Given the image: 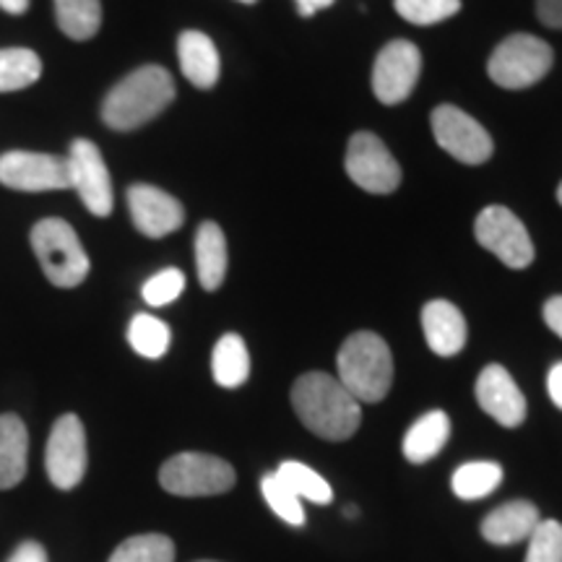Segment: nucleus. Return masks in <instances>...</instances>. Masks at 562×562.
<instances>
[{
    "label": "nucleus",
    "instance_id": "30",
    "mask_svg": "<svg viewBox=\"0 0 562 562\" xmlns=\"http://www.w3.org/2000/svg\"><path fill=\"white\" fill-rule=\"evenodd\" d=\"M393 5L398 16L417 26L440 24L461 11V0H393Z\"/></svg>",
    "mask_w": 562,
    "mask_h": 562
},
{
    "label": "nucleus",
    "instance_id": "6",
    "mask_svg": "<svg viewBox=\"0 0 562 562\" xmlns=\"http://www.w3.org/2000/svg\"><path fill=\"white\" fill-rule=\"evenodd\" d=\"M554 63L552 47L531 34H510L490 58V79L503 89H526L542 81Z\"/></svg>",
    "mask_w": 562,
    "mask_h": 562
},
{
    "label": "nucleus",
    "instance_id": "1",
    "mask_svg": "<svg viewBox=\"0 0 562 562\" xmlns=\"http://www.w3.org/2000/svg\"><path fill=\"white\" fill-rule=\"evenodd\" d=\"M292 406L302 425L323 440L341 442L360 430V402L328 372H305L297 378L292 385Z\"/></svg>",
    "mask_w": 562,
    "mask_h": 562
},
{
    "label": "nucleus",
    "instance_id": "41",
    "mask_svg": "<svg viewBox=\"0 0 562 562\" xmlns=\"http://www.w3.org/2000/svg\"><path fill=\"white\" fill-rule=\"evenodd\" d=\"M201 562H214V560H201Z\"/></svg>",
    "mask_w": 562,
    "mask_h": 562
},
{
    "label": "nucleus",
    "instance_id": "36",
    "mask_svg": "<svg viewBox=\"0 0 562 562\" xmlns=\"http://www.w3.org/2000/svg\"><path fill=\"white\" fill-rule=\"evenodd\" d=\"M547 391H550V398L554 402L558 409H562V362L554 364L547 375Z\"/></svg>",
    "mask_w": 562,
    "mask_h": 562
},
{
    "label": "nucleus",
    "instance_id": "10",
    "mask_svg": "<svg viewBox=\"0 0 562 562\" xmlns=\"http://www.w3.org/2000/svg\"><path fill=\"white\" fill-rule=\"evenodd\" d=\"M0 186L24 193L63 191L70 188L68 159L40 151H5L0 154Z\"/></svg>",
    "mask_w": 562,
    "mask_h": 562
},
{
    "label": "nucleus",
    "instance_id": "2",
    "mask_svg": "<svg viewBox=\"0 0 562 562\" xmlns=\"http://www.w3.org/2000/svg\"><path fill=\"white\" fill-rule=\"evenodd\" d=\"M172 100L175 81L170 70L161 66H144L110 89L102 104V121L112 131H136L170 108Z\"/></svg>",
    "mask_w": 562,
    "mask_h": 562
},
{
    "label": "nucleus",
    "instance_id": "16",
    "mask_svg": "<svg viewBox=\"0 0 562 562\" xmlns=\"http://www.w3.org/2000/svg\"><path fill=\"white\" fill-rule=\"evenodd\" d=\"M539 521H542V516H539L537 505L529 501H510L490 510L484 516L480 531L490 544L508 547L529 539Z\"/></svg>",
    "mask_w": 562,
    "mask_h": 562
},
{
    "label": "nucleus",
    "instance_id": "21",
    "mask_svg": "<svg viewBox=\"0 0 562 562\" xmlns=\"http://www.w3.org/2000/svg\"><path fill=\"white\" fill-rule=\"evenodd\" d=\"M448 438H451V419L446 412L435 409L419 417L406 432L402 451L406 461L412 463H427L446 448Z\"/></svg>",
    "mask_w": 562,
    "mask_h": 562
},
{
    "label": "nucleus",
    "instance_id": "40",
    "mask_svg": "<svg viewBox=\"0 0 562 562\" xmlns=\"http://www.w3.org/2000/svg\"><path fill=\"white\" fill-rule=\"evenodd\" d=\"M237 3H248L250 5V3H258V0H237Z\"/></svg>",
    "mask_w": 562,
    "mask_h": 562
},
{
    "label": "nucleus",
    "instance_id": "32",
    "mask_svg": "<svg viewBox=\"0 0 562 562\" xmlns=\"http://www.w3.org/2000/svg\"><path fill=\"white\" fill-rule=\"evenodd\" d=\"M182 290H186V273H182L180 269H165V271L154 273V277L146 281L140 294H144L146 305L165 307V305H170V302L178 300Z\"/></svg>",
    "mask_w": 562,
    "mask_h": 562
},
{
    "label": "nucleus",
    "instance_id": "23",
    "mask_svg": "<svg viewBox=\"0 0 562 562\" xmlns=\"http://www.w3.org/2000/svg\"><path fill=\"white\" fill-rule=\"evenodd\" d=\"M55 19L66 37L87 42L102 26V3L100 0H55Z\"/></svg>",
    "mask_w": 562,
    "mask_h": 562
},
{
    "label": "nucleus",
    "instance_id": "28",
    "mask_svg": "<svg viewBox=\"0 0 562 562\" xmlns=\"http://www.w3.org/2000/svg\"><path fill=\"white\" fill-rule=\"evenodd\" d=\"M108 562H175V544L165 533H136L117 544Z\"/></svg>",
    "mask_w": 562,
    "mask_h": 562
},
{
    "label": "nucleus",
    "instance_id": "22",
    "mask_svg": "<svg viewBox=\"0 0 562 562\" xmlns=\"http://www.w3.org/2000/svg\"><path fill=\"white\" fill-rule=\"evenodd\" d=\"M211 372L222 389H240L250 378V355L243 336L224 334L211 355Z\"/></svg>",
    "mask_w": 562,
    "mask_h": 562
},
{
    "label": "nucleus",
    "instance_id": "19",
    "mask_svg": "<svg viewBox=\"0 0 562 562\" xmlns=\"http://www.w3.org/2000/svg\"><path fill=\"white\" fill-rule=\"evenodd\" d=\"M30 432L16 414H0V490L16 487L26 476Z\"/></svg>",
    "mask_w": 562,
    "mask_h": 562
},
{
    "label": "nucleus",
    "instance_id": "9",
    "mask_svg": "<svg viewBox=\"0 0 562 562\" xmlns=\"http://www.w3.org/2000/svg\"><path fill=\"white\" fill-rule=\"evenodd\" d=\"M87 430L76 414H63L53 425L45 451V469L58 490L79 487L87 474Z\"/></svg>",
    "mask_w": 562,
    "mask_h": 562
},
{
    "label": "nucleus",
    "instance_id": "33",
    "mask_svg": "<svg viewBox=\"0 0 562 562\" xmlns=\"http://www.w3.org/2000/svg\"><path fill=\"white\" fill-rule=\"evenodd\" d=\"M537 16L550 30H562V0H537Z\"/></svg>",
    "mask_w": 562,
    "mask_h": 562
},
{
    "label": "nucleus",
    "instance_id": "37",
    "mask_svg": "<svg viewBox=\"0 0 562 562\" xmlns=\"http://www.w3.org/2000/svg\"><path fill=\"white\" fill-rule=\"evenodd\" d=\"M294 3H297V9H300L302 16H313L315 11L328 9V5H331L334 0H294Z\"/></svg>",
    "mask_w": 562,
    "mask_h": 562
},
{
    "label": "nucleus",
    "instance_id": "17",
    "mask_svg": "<svg viewBox=\"0 0 562 562\" xmlns=\"http://www.w3.org/2000/svg\"><path fill=\"white\" fill-rule=\"evenodd\" d=\"M422 331L427 347L438 357H453L467 347V321L459 307L448 300L427 302L422 311Z\"/></svg>",
    "mask_w": 562,
    "mask_h": 562
},
{
    "label": "nucleus",
    "instance_id": "31",
    "mask_svg": "<svg viewBox=\"0 0 562 562\" xmlns=\"http://www.w3.org/2000/svg\"><path fill=\"white\" fill-rule=\"evenodd\" d=\"M524 562H562V524L542 518L529 537Z\"/></svg>",
    "mask_w": 562,
    "mask_h": 562
},
{
    "label": "nucleus",
    "instance_id": "38",
    "mask_svg": "<svg viewBox=\"0 0 562 562\" xmlns=\"http://www.w3.org/2000/svg\"><path fill=\"white\" fill-rule=\"evenodd\" d=\"M0 9L11 13V16H21V13L30 9V0H0Z\"/></svg>",
    "mask_w": 562,
    "mask_h": 562
},
{
    "label": "nucleus",
    "instance_id": "4",
    "mask_svg": "<svg viewBox=\"0 0 562 562\" xmlns=\"http://www.w3.org/2000/svg\"><path fill=\"white\" fill-rule=\"evenodd\" d=\"M32 248L45 277L60 290H74L89 277L91 263L87 250H83L79 235L66 220H55L53 216V220L34 224Z\"/></svg>",
    "mask_w": 562,
    "mask_h": 562
},
{
    "label": "nucleus",
    "instance_id": "34",
    "mask_svg": "<svg viewBox=\"0 0 562 562\" xmlns=\"http://www.w3.org/2000/svg\"><path fill=\"white\" fill-rule=\"evenodd\" d=\"M9 562H47V552L45 547L40 542H21L13 554L9 558Z\"/></svg>",
    "mask_w": 562,
    "mask_h": 562
},
{
    "label": "nucleus",
    "instance_id": "3",
    "mask_svg": "<svg viewBox=\"0 0 562 562\" xmlns=\"http://www.w3.org/2000/svg\"><path fill=\"white\" fill-rule=\"evenodd\" d=\"M339 383L360 404H378L393 383V357L389 344L372 331L351 334L336 355Z\"/></svg>",
    "mask_w": 562,
    "mask_h": 562
},
{
    "label": "nucleus",
    "instance_id": "11",
    "mask_svg": "<svg viewBox=\"0 0 562 562\" xmlns=\"http://www.w3.org/2000/svg\"><path fill=\"white\" fill-rule=\"evenodd\" d=\"M70 188L79 193L83 206L94 216L112 214V180L104 165L100 146L91 144L89 138H76L68 151Z\"/></svg>",
    "mask_w": 562,
    "mask_h": 562
},
{
    "label": "nucleus",
    "instance_id": "25",
    "mask_svg": "<svg viewBox=\"0 0 562 562\" xmlns=\"http://www.w3.org/2000/svg\"><path fill=\"white\" fill-rule=\"evenodd\" d=\"M42 76V60L26 47H5L0 50V94L21 91L37 83Z\"/></svg>",
    "mask_w": 562,
    "mask_h": 562
},
{
    "label": "nucleus",
    "instance_id": "5",
    "mask_svg": "<svg viewBox=\"0 0 562 562\" xmlns=\"http://www.w3.org/2000/svg\"><path fill=\"white\" fill-rule=\"evenodd\" d=\"M235 482L237 474L232 469V463L211 453H178L161 463L159 469L161 490L178 497L222 495V492H229L235 487Z\"/></svg>",
    "mask_w": 562,
    "mask_h": 562
},
{
    "label": "nucleus",
    "instance_id": "24",
    "mask_svg": "<svg viewBox=\"0 0 562 562\" xmlns=\"http://www.w3.org/2000/svg\"><path fill=\"white\" fill-rule=\"evenodd\" d=\"M503 467L495 461H469L453 472L451 487L461 501H482L501 487Z\"/></svg>",
    "mask_w": 562,
    "mask_h": 562
},
{
    "label": "nucleus",
    "instance_id": "39",
    "mask_svg": "<svg viewBox=\"0 0 562 562\" xmlns=\"http://www.w3.org/2000/svg\"><path fill=\"white\" fill-rule=\"evenodd\" d=\"M558 201H560V206H562V182H560V188H558Z\"/></svg>",
    "mask_w": 562,
    "mask_h": 562
},
{
    "label": "nucleus",
    "instance_id": "35",
    "mask_svg": "<svg viewBox=\"0 0 562 562\" xmlns=\"http://www.w3.org/2000/svg\"><path fill=\"white\" fill-rule=\"evenodd\" d=\"M544 321H547V326H550L552 331L558 334L560 339H562V294H560V297L547 300V305H544Z\"/></svg>",
    "mask_w": 562,
    "mask_h": 562
},
{
    "label": "nucleus",
    "instance_id": "8",
    "mask_svg": "<svg viewBox=\"0 0 562 562\" xmlns=\"http://www.w3.org/2000/svg\"><path fill=\"white\" fill-rule=\"evenodd\" d=\"M347 175L368 193H393L402 186V167L389 146L372 133H355L347 146Z\"/></svg>",
    "mask_w": 562,
    "mask_h": 562
},
{
    "label": "nucleus",
    "instance_id": "26",
    "mask_svg": "<svg viewBox=\"0 0 562 562\" xmlns=\"http://www.w3.org/2000/svg\"><path fill=\"white\" fill-rule=\"evenodd\" d=\"M170 341H172L170 326H167L165 321H159L157 315H149V313L133 315L128 326V344L136 355L146 357V360H159V357H165L167 349H170Z\"/></svg>",
    "mask_w": 562,
    "mask_h": 562
},
{
    "label": "nucleus",
    "instance_id": "7",
    "mask_svg": "<svg viewBox=\"0 0 562 562\" xmlns=\"http://www.w3.org/2000/svg\"><path fill=\"white\" fill-rule=\"evenodd\" d=\"M476 243L508 269H526L533 261V243L524 222L505 206H487L474 222Z\"/></svg>",
    "mask_w": 562,
    "mask_h": 562
},
{
    "label": "nucleus",
    "instance_id": "14",
    "mask_svg": "<svg viewBox=\"0 0 562 562\" xmlns=\"http://www.w3.org/2000/svg\"><path fill=\"white\" fill-rule=\"evenodd\" d=\"M128 209L136 229L140 235L154 237V240L172 235L186 222L182 203L175 195L161 191V188L146 186V182L128 188Z\"/></svg>",
    "mask_w": 562,
    "mask_h": 562
},
{
    "label": "nucleus",
    "instance_id": "20",
    "mask_svg": "<svg viewBox=\"0 0 562 562\" xmlns=\"http://www.w3.org/2000/svg\"><path fill=\"white\" fill-rule=\"evenodd\" d=\"M195 269L206 292H216L227 277V240L220 224L203 222L195 232Z\"/></svg>",
    "mask_w": 562,
    "mask_h": 562
},
{
    "label": "nucleus",
    "instance_id": "15",
    "mask_svg": "<svg viewBox=\"0 0 562 562\" xmlns=\"http://www.w3.org/2000/svg\"><path fill=\"white\" fill-rule=\"evenodd\" d=\"M476 404L490 414L497 425L518 427L526 419V398L521 389L503 364H487L476 378Z\"/></svg>",
    "mask_w": 562,
    "mask_h": 562
},
{
    "label": "nucleus",
    "instance_id": "18",
    "mask_svg": "<svg viewBox=\"0 0 562 562\" xmlns=\"http://www.w3.org/2000/svg\"><path fill=\"white\" fill-rule=\"evenodd\" d=\"M178 58H180V70L193 87L199 89H211L220 81V53H216V45L211 42L209 34L188 30L180 34L178 40Z\"/></svg>",
    "mask_w": 562,
    "mask_h": 562
},
{
    "label": "nucleus",
    "instance_id": "29",
    "mask_svg": "<svg viewBox=\"0 0 562 562\" xmlns=\"http://www.w3.org/2000/svg\"><path fill=\"white\" fill-rule=\"evenodd\" d=\"M261 492L263 501L269 503V508L277 513L281 521L290 526H305V508H302V501L279 480L277 472L263 476Z\"/></svg>",
    "mask_w": 562,
    "mask_h": 562
},
{
    "label": "nucleus",
    "instance_id": "27",
    "mask_svg": "<svg viewBox=\"0 0 562 562\" xmlns=\"http://www.w3.org/2000/svg\"><path fill=\"white\" fill-rule=\"evenodd\" d=\"M277 476L290 487L300 501H311L315 505H331L334 490L315 469L300 461H284L277 469Z\"/></svg>",
    "mask_w": 562,
    "mask_h": 562
},
{
    "label": "nucleus",
    "instance_id": "13",
    "mask_svg": "<svg viewBox=\"0 0 562 562\" xmlns=\"http://www.w3.org/2000/svg\"><path fill=\"white\" fill-rule=\"evenodd\" d=\"M432 133L440 149H446L463 165H484L492 157L490 133L453 104H440L432 112Z\"/></svg>",
    "mask_w": 562,
    "mask_h": 562
},
{
    "label": "nucleus",
    "instance_id": "12",
    "mask_svg": "<svg viewBox=\"0 0 562 562\" xmlns=\"http://www.w3.org/2000/svg\"><path fill=\"white\" fill-rule=\"evenodd\" d=\"M422 74V53L406 40H393L378 53L372 66V91L383 104L409 100Z\"/></svg>",
    "mask_w": 562,
    "mask_h": 562
}]
</instances>
